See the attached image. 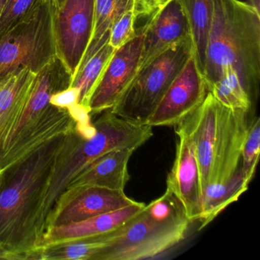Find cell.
<instances>
[{"label":"cell","mask_w":260,"mask_h":260,"mask_svg":"<svg viewBox=\"0 0 260 260\" xmlns=\"http://www.w3.org/2000/svg\"><path fill=\"white\" fill-rule=\"evenodd\" d=\"M80 91L74 86H70L63 90L53 94L50 104L59 109H70L79 103Z\"/></svg>","instance_id":"cell-25"},{"label":"cell","mask_w":260,"mask_h":260,"mask_svg":"<svg viewBox=\"0 0 260 260\" xmlns=\"http://www.w3.org/2000/svg\"><path fill=\"white\" fill-rule=\"evenodd\" d=\"M260 119L252 116L249 121L247 133L241 152V170L245 182L249 185L255 174L259 159Z\"/></svg>","instance_id":"cell-22"},{"label":"cell","mask_w":260,"mask_h":260,"mask_svg":"<svg viewBox=\"0 0 260 260\" xmlns=\"http://www.w3.org/2000/svg\"><path fill=\"white\" fill-rule=\"evenodd\" d=\"M142 48L139 68L170 47L191 38L188 19L179 0H172L141 28Z\"/></svg>","instance_id":"cell-14"},{"label":"cell","mask_w":260,"mask_h":260,"mask_svg":"<svg viewBox=\"0 0 260 260\" xmlns=\"http://www.w3.org/2000/svg\"><path fill=\"white\" fill-rule=\"evenodd\" d=\"M137 19L135 7L126 10L115 19L111 27L109 39V43L115 50L130 42L138 35L135 30Z\"/></svg>","instance_id":"cell-23"},{"label":"cell","mask_w":260,"mask_h":260,"mask_svg":"<svg viewBox=\"0 0 260 260\" xmlns=\"http://www.w3.org/2000/svg\"><path fill=\"white\" fill-rule=\"evenodd\" d=\"M248 4L260 13V0H248Z\"/></svg>","instance_id":"cell-28"},{"label":"cell","mask_w":260,"mask_h":260,"mask_svg":"<svg viewBox=\"0 0 260 260\" xmlns=\"http://www.w3.org/2000/svg\"><path fill=\"white\" fill-rule=\"evenodd\" d=\"M242 173L241 164L234 176L223 184H214L205 188L202 194V210L199 230L209 224L226 207L237 202L248 189Z\"/></svg>","instance_id":"cell-17"},{"label":"cell","mask_w":260,"mask_h":260,"mask_svg":"<svg viewBox=\"0 0 260 260\" xmlns=\"http://www.w3.org/2000/svg\"><path fill=\"white\" fill-rule=\"evenodd\" d=\"M53 14L50 0H39L0 40V81L23 68L37 74L57 57Z\"/></svg>","instance_id":"cell-7"},{"label":"cell","mask_w":260,"mask_h":260,"mask_svg":"<svg viewBox=\"0 0 260 260\" xmlns=\"http://www.w3.org/2000/svg\"><path fill=\"white\" fill-rule=\"evenodd\" d=\"M213 4L202 71L207 89L234 73L254 106L259 92L260 13L239 0H213Z\"/></svg>","instance_id":"cell-2"},{"label":"cell","mask_w":260,"mask_h":260,"mask_svg":"<svg viewBox=\"0 0 260 260\" xmlns=\"http://www.w3.org/2000/svg\"><path fill=\"white\" fill-rule=\"evenodd\" d=\"M135 150L132 148L119 149L100 156L72 181L60 198L86 186L124 190L130 179L128 161Z\"/></svg>","instance_id":"cell-16"},{"label":"cell","mask_w":260,"mask_h":260,"mask_svg":"<svg viewBox=\"0 0 260 260\" xmlns=\"http://www.w3.org/2000/svg\"><path fill=\"white\" fill-rule=\"evenodd\" d=\"M67 135L42 146L0 176V250L17 259H23L22 255L27 258L30 252L33 211Z\"/></svg>","instance_id":"cell-4"},{"label":"cell","mask_w":260,"mask_h":260,"mask_svg":"<svg viewBox=\"0 0 260 260\" xmlns=\"http://www.w3.org/2000/svg\"><path fill=\"white\" fill-rule=\"evenodd\" d=\"M7 79V78H6ZM6 79H4V80H3L2 81H0V89H1V88H2V86H4V82H5Z\"/></svg>","instance_id":"cell-30"},{"label":"cell","mask_w":260,"mask_h":260,"mask_svg":"<svg viewBox=\"0 0 260 260\" xmlns=\"http://www.w3.org/2000/svg\"><path fill=\"white\" fill-rule=\"evenodd\" d=\"M50 2L52 4L54 10H56L62 7L65 0H50Z\"/></svg>","instance_id":"cell-27"},{"label":"cell","mask_w":260,"mask_h":260,"mask_svg":"<svg viewBox=\"0 0 260 260\" xmlns=\"http://www.w3.org/2000/svg\"><path fill=\"white\" fill-rule=\"evenodd\" d=\"M94 9L95 0H65L60 8L54 10L57 57L69 71L73 81L92 39Z\"/></svg>","instance_id":"cell-9"},{"label":"cell","mask_w":260,"mask_h":260,"mask_svg":"<svg viewBox=\"0 0 260 260\" xmlns=\"http://www.w3.org/2000/svg\"><path fill=\"white\" fill-rule=\"evenodd\" d=\"M39 0H7L5 8L0 16V40L25 19L36 7Z\"/></svg>","instance_id":"cell-24"},{"label":"cell","mask_w":260,"mask_h":260,"mask_svg":"<svg viewBox=\"0 0 260 260\" xmlns=\"http://www.w3.org/2000/svg\"><path fill=\"white\" fill-rule=\"evenodd\" d=\"M72 81L58 57L38 73L28 100L0 132V161L15 144L42 124L51 109V95L71 86Z\"/></svg>","instance_id":"cell-8"},{"label":"cell","mask_w":260,"mask_h":260,"mask_svg":"<svg viewBox=\"0 0 260 260\" xmlns=\"http://www.w3.org/2000/svg\"><path fill=\"white\" fill-rule=\"evenodd\" d=\"M190 223L180 203L166 189L122 226L98 237L107 245L95 260L153 258L185 240Z\"/></svg>","instance_id":"cell-5"},{"label":"cell","mask_w":260,"mask_h":260,"mask_svg":"<svg viewBox=\"0 0 260 260\" xmlns=\"http://www.w3.org/2000/svg\"><path fill=\"white\" fill-rule=\"evenodd\" d=\"M37 74L23 68L6 79L0 89V132L28 100Z\"/></svg>","instance_id":"cell-19"},{"label":"cell","mask_w":260,"mask_h":260,"mask_svg":"<svg viewBox=\"0 0 260 260\" xmlns=\"http://www.w3.org/2000/svg\"><path fill=\"white\" fill-rule=\"evenodd\" d=\"M7 2V0H0V16L2 15Z\"/></svg>","instance_id":"cell-29"},{"label":"cell","mask_w":260,"mask_h":260,"mask_svg":"<svg viewBox=\"0 0 260 260\" xmlns=\"http://www.w3.org/2000/svg\"><path fill=\"white\" fill-rule=\"evenodd\" d=\"M170 1L172 0H136L135 12L138 19L142 17L150 19Z\"/></svg>","instance_id":"cell-26"},{"label":"cell","mask_w":260,"mask_h":260,"mask_svg":"<svg viewBox=\"0 0 260 260\" xmlns=\"http://www.w3.org/2000/svg\"><path fill=\"white\" fill-rule=\"evenodd\" d=\"M208 92L192 54L149 117L146 125L175 127L202 105Z\"/></svg>","instance_id":"cell-10"},{"label":"cell","mask_w":260,"mask_h":260,"mask_svg":"<svg viewBox=\"0 0 260 260\" xmlns=\"http://www.w3.org/2000/svg\"><path fill=\"white\" fill-rule=\"evenodd\" d=\"M179 2L188 19L193 54L202 74L208 34L212 22L213 0H179Z\"/></svg>","instance_id":"cell-18"},{"label":"cell","mask_w":260,"mask_h":260,"mask_svg":"<svg viewBox=\"0 0 260 260\" xmlns=\"http://www.w3.org/2000/svg\"><path fill=\"white\" fill-rule=\"evenodd\" d=\"M249 115L208 92L202 105L181 121L194 142L202 194L209 185L228 182L240 167Z\"/></svg>","instance_id":"cell-3"},{"label":"cell","mask_w":260,"mask_h":260,"mask_svg":"<svg viewBox=\"0 0 260 260\" xmlns=\"http://www.w3.org/2000/svg\"><path fill=\"white\" fill-rule=\"evenodd\" d=\"M176 127V157L167 179L168 189L180 203L191 223L199 221L202 210V191L194 142L182 124Z\"/></svg>","instance_id":"cell-12"},{"label":"cell","mask_w":260,"mask_h":260,"mask_svg":"<svg viewBox=\"0 0 260 260\" xmlns=\"http://www.w3.org/2000/svg\"><path fill=\"white\" fill-rule=\"evenodd\" d=\"M142 31L115 50L95 85L88 103L89 113L96 115L115 106L128 87L139 68Z\"/></svg>","instance_id":"cell-11"},{"label":"cell","mask_w":260,"mask_h":260,"mask_svg":"<svg viewBox=\"0 0 260 260\" xmlns=\"http://www.w3.org/2000/svg\"><path fill=\"white\" fill-rule=\"evenodd\" d=\"M115 51L107 42L81 65L71 85L80 91L79 104L88 109L91 94Z\"/></svg>","instance_id":"cell-21"},{"label":"cell","mask_w":260,"mask_h":260,"mask_svg":"<svg viewBox=\"0 0 260 260\" xmlns=\"http://www.w3.org/2000/svg\"><path fill=\"white\" fill-rule=\"evenodd\" d=\"M192 54L190 38L170 47L138 69L135 78L111 112L126 121L145 125Z\"/></svg>","instance_id":"cell-6"},{"label":"cell","mask_w":260,"mask_h":260,"mask_svg":"<svg viewBox=\"0 0 260 260\" xmlns=\"http://www.w3.org/2000/svg\"><path fill=\"white\" fill-rule=\"evenodd\" d=\"M137 202L129 198L124 190L100 186L83 187L60 198L47 230L51 226L70 224L112 212Z\"/></svg>","instance_id":"cell-13"},{"label":"cell","mask_w":260,"mask_h":260,"mask_svg":"<svg viewBox=\"0 0 260 260\" xmlns=\"http://www.w3.org/2000/svg\"><path fill=\"white\" fill-rule=\"evenodd\" d=\"M144 206L145 204L138 202L121 209L100 214L81 221L51 226L47 230L34 250L70 242L89 240L109 234L136 216Z\"/></svg>","instance_id":"cell-15"},{"label":"cell","mask_w":260,"mask_h":260,"mask_svg":"<svg viewBox=\"0 0 260 260\" xmlns=\"http://www.w3.org/2000/svg\"><path fill=\"white\" fill-rule=\"evenodd\" d=\"M94 123L91 136L80 135L75 127L67 135L33 211L30 226V251L40 243L56 205L72 181L100 156L112 150H138L153 136V129L126 121L110 110Z\"/></svg>","instance_id":"cell-1"},{"label":"cell","mask_w":260,"mask_h":260,"mask_svg":"<svg viewBox=\"0 0 260 260\" xmlns=\"http://www.w3.org/2000/svg\"><path fill=\"white\" fill-rule=\"evenodd\" d=\"M135 4L136 0H95L92 39L82 64L109 42V31L115 19L126 10L135 7Z\"/></svg>","instance_id":"cell-20"}]
</instances>
